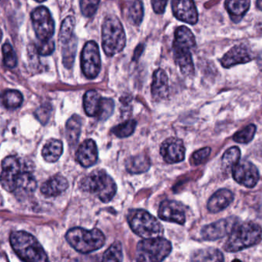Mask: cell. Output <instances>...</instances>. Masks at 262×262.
I'll return each instance as SVG.
<instances>
[{
  "label": "cell",
  "instance_id": "3957f363",
  "mask_svg": "<svg viewBox=\"0 0 262 262\" xmlns=\"http://www.w3.org/2000/svg\"><path fill=\"white\" fill-rule=\"evenodd\" d=\"M262 239V229L252 222L237 224L229 234L224 248L228 252H237L257 245Z\"/></svg>",
  "mask_w": 262,
  "mask_h": 262
},
{
  "label": "cell",
  "instance_id": "30bf717a",
  "mask_svg": "<svg viewBox=\"0 0 262 262\" xmlns=\"http://www.w3.org/2000/svg\"><path fill=\"white\" fill-rule=\"evenodd\" d=\"M82 73L88 79L96 78L100 72L101 59L99 47L94 41L85 43L81 56Z\"/></svg>",
  "mask_w": 262,
  "mask_h": 262
},
{
  "label": "cell",
  "instance_id": "d590c367",
  "mask_svg": "<svg viewBox=\"0 0 262 262\" xmlns=\"http://www.w3.org/2000/svg\"><path fill=\"white\" fill-rule=\"evenodd\" d=\"M122 245L120 242H116L104 253L102 260L105 261H122Z\"/></svg>",
  "mask_w": 262,
  "mask_h": 262
},
{
  "label": "cell",
  "instance_id": "9a60e30c",
  "mask_svg": "<svg viewBox=\"0 0 262 262\" xmlns=\"http://www.w3.org/2000/svg\"><path fill=\"white\" fill-rule=\"evenodd\" d=\"M158 215L165 222L184 225L185 223V211L183 205L176 201L165 200L160 204Z\"/></svg>",
  "mask_w": 262,
  "mask_h": 262
},
{
  "label": "cell",
  "instance_id": "83f0119b",
  "mask_svg": "<svg viewBox=\"0 0 262 262\" xmlns=\"http://www.w3.org/2000/svg\"><path fill=\"white\" fill-rule=\"evenodd\" d=\"M62 151H63L62 142L57 139H51L47 142L42 148V157L47 162L53 163L61 157Z\"/></svg>",
  "mask_w": 262,
  "mask_h": 262
},
{
  "label": "cell",
  "instance_id": "7c38bea8",
  "mask_svg": "<svg viewBox=\"0 0 262 262\" xmlns=\"http://www.w3.org/2000/svg\"><path fill=\"white\" fill-rule=\"evenodd\" d=\"M234 180L247 188H254L259 180V172L255 165L249 161L239 160L231 170Z\"/></svg>",
  "mask_w": 262,
  "mask_h": 262
},
{
  "label": "cell",
  "instance_id": "ee69618b",
  "mask_svg": "<svg viewBox=\"0 0 262 262\" xmlns=\"http://www.w3.org/2000/svg\"><path fill=\"white\" fill-rule=\"evenodd\" d=\"M257 64H258L259 68L262 71V54L259 56L258 60H257Z\"/></svg>",
  "mask_w": 262,
  "mask_h": 262
},
{
  "label": "cell",
  "instance_id": "ab89813d",
  "mask_svg": "<svg viewBox=\"0 0 262 262\" xmlns=\"http://www.w3.org/2000/svg\"><path fill=\"white\" fill-rule=\"evenodd\" d=\"M211 154V148L205 147L193 153L191 157V163L193 165H199L205 162L207 158Z\"/></svg>",
  "mask_w": 262,
  "mask_h": 262
},
{
  "label": "cell",
  "instance_id": "f546056e",
  "mask_svg": "<svg viewBox=\"0 0 262 262\" xmlns=\"http://www.w3.org/2000/svg\"><path fill=\"white\" fill-rule=\"evenodd\" d=\"M241 157V151L239 148L234 146L228 148L224 153L222 159V169L225 171L232 170L233 167L239 162Z\"/></svg>",
  "mask_w": 262,
  "mask_h": 262
},
{
  "label": "cell",
  "instance_id": "cb8c5ba5",
  "mask_svg": "<svg viewBox=\"0 0 262 262\" xmlns=\"http://www.w3.org/2000/svg\"><path fill=\"white\" fill-rule=\"evenodd\" d=\"M103 98L101 97L98 92L90 90L83 97V107L85 113L91 117H98L100 113Z\"/></svg>",
  "mask_w": 262,
  "mask_h": 262
},
{
  "label": "cell",
  "instance_id": "484cf974",
  "mask_svg": "<svg viewBox=\"0 0 262 262\" xmlns=\"http://www.w3.org/2000/svg\"><path fill=\"white\" fill-rule=\"evenodd\" d=\"M37 183L34 176L29 171H22L17 182L14 192L21 196L32 194L36 190Z\"/></svg>",
  "mask_w": 262,
  "mask_h": 262
},
{
  "label": "cell",
  "instance_id": "6da1fadb",
  "mask_svg": "<svg viewBox=\"0 0 262 262\" xmlns=\"http://www.w3.org/2000/svg\"><path fill=\"white\" fill-rule=\"evenodd\" d=\"M195 45V38L190 29L186 27L177 28L174 32L173 53L176 64L185 76H191L194 74L191 50Z\"/></svg>",
  "mask_w": 262,
  "mask_h": 262
},
{
  "label": "cell",
  "instance_id": "5bb4252c",
  "mask_svg": "<svg viewBox=\"0 0 262 262\" xmlns=\"http://www.w3.org/2000/svg\"><path fill=\"white\" fill-rule=\"evenodd\" d=\"M160 153L164 161L167 163H179L185 159V147L181 139L169 138L162 142Z\"/></svg>",
  "mask_w": 262,
  "mask_h": 262
},
{
  "label": "cell",
  "instance_id": "2e32d148",
  "mask_svg": "<svg viewBox=\"0 0 262 262\" xmlns=\"http://www.w3.org/2000/svg\"><path fill=\"white\" fill-rule=\"evenodd\" d=\"M171 9L174 17L190 25L199 20L197 9L193 0H172Z\"/></svg>",
  "mask_w": 262,
  "mask_h": 262
},
{
  "label": "cell",
  "instance_id": "7402d4cb",
  "mask_svg": "<svg viewBox=\"0 0 262 262\" xmlns=\"http://www.w3.org/2000/svg\"><path fill=\"white\" fill-rule=\"evenodd\" d=\"M68 181L62 176H55L50 178L41 186V192L46 197H55L59 195L68 188Z\"/></svg>",
  "mask_w": 262,
  "mask_h": 262
},
{
  "label": "cell",
  "instance_id": "4dcf8cb0",
  "mask_svg": "<svg viewBox=\"0 0 262 262\" xmlns=\"http://www.w3.org/2000/svg\"><path fill=\"white\" fill-rule=\"evenodd\" d=\"M2 102L8 110H16L22 105L24 96L17 90H7L3 95Z\"/></svg>",
  "mask_w": 262,
  "mask_h": 262
},
{
  "label": "cell",
  "instance_id": "4316f807",
  "mask_svg": "<svg viewBox=\"0 0 262 262\" xmlns=\"http://www.w3.org/2000/svg\"><path fill=\"white\" fill-rule=\"evenodd\" d=\"M82 128V118L78 115L72 116L67 122L66 133L67 142L71 147H75L79 141Z\"/></svg>",
  "mask_w": 262,
  "mask_h": 262
},
{
  "label": "cell",
  "instance_id": "bcb514c9",
  "mask_svg": "<svg viewBox=\"0 0 262 262\" xmlns=\"http://www.w3.org/2000/svg\"><path fill=\"white\" fill-rule=\"evenodd\" d=\"M35 1H36V2L42 3L46 1V0H35Z\"/></svg>",
  "mask_w": 262,
  "mask_h": 262
},
{
  "label": "cell",
  "instance_id": "b9f144b4",
  "mask_svg": "<svg viewBox=\"0 0 262 262\" xmlns=\"http://www.w3.org/2000/svg\"><path fill=\"white\" fill-rule=\"evenodd\" d=\"M50 112H51V106L50 105H42L36 111V117L42 124H46L48 121L49 117H50Z\"/></svg>",
  "mask_w": 262,
  "mask_h": 262
},
{
  "label": "cell",
  "instance_id": "ffe728a7",
  "mask_svg": "<svg viewBox=\"0 0 262 262\" xmlns=\"http://www.w3.org/2000/svg\"><path fill=\"white\" fill-rule=\"evenodd\" d=\"M124 16L134 26H139L143 19V5L141 0H122Z\"/></svg>",
  "mask_w": 262,
  "mask_h": 262
},
{
  "label": "cell",
  "instance_id": "7bdbcfd3",
  "mask_svg": "<svg viewBox=\"0 0 262 262\" xmlns=\"http://www.w3.org/2000/svg\"><path fill=\"white\" fill-rule=\"evenodd\" d=\"M153 10L157 14H162L165 10L168 0H151Z\"/></svg>",
  "mask_w": 262,
  "mask_h": 262
},
{
  "label": "cell",
  "instance_id": "d6986e66",
  "mask_svg": "<svg viewBox=\"0 0 262 262\" xmlns=\"http://www.w3.org/2000/svg\"><path fill=\"white\" fill-rule=\"evenodd\" d=\"M234 200V194L230 190L222 188L212 194L208 200L207 208L210 212L217 213L229 206Z\"/></svg>",
  "mask_w": 262,
  "mask_h": 262
},
{
  "label": "cell",
  "instance_id": "8fae6325",
  "mask_svg": "<svg viewBox=\"0 0 262 262\" xmlns=\"http://www.w3.org/2000/svg\"><path fill=\"white\" fill-rule=\"evenodd\" d=\"M21 165L19 159L15 156H8L2 162V173H1V184L6 191H14L16 182L20 176Z\"/></svg>",
  "mask_w": 262,
  "mask_h": 262
},
{
  "label": "cell",
  "instance_id": "7dc6e473",
  "mask_svg": "<svg viewBox=\"0 0 262 262\" xmlns=\"http://www.w3.org/2000/svg\"><path fill=\"white\" fill-rule=\"evenodd\" d=\"M260 27V30H262V24H260V25L259 26Z\"/></svg>",
  "mask_w": 262,
  "mask_h": 262
},
{
  "label": "cell",
  "instance_id": "603a6c76",
  "mask_svg": "<svg viewBox=\"0 0 262 262\" xmlns=\"http://www.w3.org/2000/svg\"><path fill=\"white\" fill-rule=\"evenodd\" d=\"M250 0H225V7L233 22H240L250 8Z\"/></svg>",
  "mask_w": 262,
  "mask_h": 262
},
{
  "label": "cell",
  "instance_id": "d6a6232c",
  "mask_svg": "<svg viewBox=\"0 0 262 262\" xmlns=\"http://www.w3.org/2000/svg\"><path fill=\"white\" fill-rule=\"evenodd\" d=\"M75 27V19L73 16H68L64 19L59 33V41L62 44H67L73 37V30Z\"/></svg>",
  "mask_w": 262,
  "mask_h": 262
},
{
  "label": "cell",
  "instance_id": "9c48e42d",
  "mask_svg": "<svg viewBox=\"0 0 262 262\" xmlns=\"http://www.w3.org/2000/svg\"><path fill=\"white\" fill-rule=\"evenodd\" d=\"M32 23L35 33L39 41L52 39L55 31V24L48 9L44 7L33 10Z\"/></svg>",
  "mask_w": 262,
  "mask_h": 262
},
{
  "label": "cell",
  "instance_id": "ba28073f",
  "mask_svg": "<svg viewBox=\"0 0 262 262\" xmlns=\"http://www.w3.org/2000/svg\"><path fill=\"white\" fill-rule=\"evenodd\" d=\"M169 241L162 237L145 238L138 244L136 259L138 261H162L171 251Z\"/></svg>",
  "mask_w": 262,
  "mask_h": 262
},
{
  "label": "cell",
  "instance_id": "7a4b0ae2",
  "mask_svg": "<svg viewBox=\"0 0 262 262\" xmlns=\"http://www.w3.org/2000/svg\"><path fill=\"white\" fill-rule=\"evenodd\" d=\"M12 248L21 260L28 262L48 261L47 253L34 236L27 231H14L10 234Z\"/></svg>",
  "mask_w": 262,
  "mask_h": 262
},
{
  "label": "cell",
  "instance_id": "836d02e7",
  "mask_svg": "<svg viewBox=\"0 0 262 262\" xmlns=\"http://www.w3.org/2000/svg\"><path fill=\"white\" fill-rule=\"evenodd\" d=\"M136 124H137V122L136 120L130 119V120L126 121L123 123L119 124V125L115 126L112 129V133L119 138L128 137L134 133Z\"/></svg>",
  "mask_w": 262,
  "mask_h": 262
},
{
  "label": "cell",
  "instance_id": "60d3db41",
  "mask_svg": "<svg viewBox=\"0 0 262 262\" xmlns=\"http://www.w3.org/2000/svg\"><path fill=\"white\" fill-rule=\"evenodd\" d=\"M55 50V44L52 39L47 41H39L37 52L41 56H50Z\"/></svg>",
  "mask_w": 262,
  "mask_h": 262
},
{
  "label": "cell",
  "instance_id": "f35d334b",
  "mask_svg": "<svg viewBox=\"0 0 262 262\" xmlns=\"http://www.w3.org/2000/svg\"><path fill=\"white\" fill-rule=\"evenodd\" d=\"M115 104L113 99H104L102 100V107H101L100 113L98 116L99 120H106L110 116L113 114L114 110Z\"/></svg>",
  "mask_w": 262,
  "mask_h": 262
},
{
  "label": "cell",
  "instance_id": "5b68a950",
  "mask_svg": "<svg viewBox=\"0 0 262 262\" xmlns=\"http://www.w3.org/2000/svg\"><path fill=\"white\" fill-rule=\"evenodd\" d=\"M68 243L78 252L89 254L103 247L105 237L97 228L86 230L82 228H73L66 234Z\"/></svg>",
  "mask_w": 262,
  "mask_h": 262
},
{
  "label": "cell",
  "instance_id": "74e56055",
  "mask_svg": "<svg viewBox=\"0 0 262 262\" xmlns=\"http://www.w3.org/2000/svg\"><path fill=\"white\" fill-rule=\"evenodd\" d=\"M100 0H80L81 11L83 16L91 17L97 11Z\"/></svg>",
  "mask_w": 262,
  "mask_h": 262
},
{
  "label": "cell",
  "instance_id": "52a82bcc",
  "mask_svg": "<svg viewBox=\"0 0 262 262\" xmlns=\"http://www.w3.org/2000/svg\"><path fill=\"white\" fill-rule=\"evenodd\" d=\"M127 219L133 232L142 238L162 237L163 234V228L160 222L145 210H131Z\"/></svg>",
  "mask_w": 262,
  "mask_h": 262
},
{
  "label": "cell",
  "instance_id": "1f68e13d",
  "mask_svg": "<svg viewBox=\"0 0 262 262\" xmlns=\"http://www.w3.org/2000/svg\"><path fill=\"white\" fill-rule=\"evenodd\" d=\"M63 51H62V62L67 69H71L76 56V49H77V40L76 38L73 39L65 44Z\"/></svg>",
  "mask_w": 262,
  "mask_h": 262
},
{
  "label": "cell",
  "instance_id": "8d00e7d4",
  "mask_svg": "<svg viewBox=\"0 0 262 262\" xmlns=\"http://www.w3.org/2000/svg\"><path fill=\"white\" fill-rule=\"evenodd\" d=\"M3 56L6 67L10 69L14 68L17 65V57L13 47L10 43H5L3 46Z\"/></svg>",
  "mask_w": 262,
  "mask_h": 262
},
{
  "label": "cell",
  "instance_id": "ac0fdd59",
  "mask_svg": "<svg viewBox=\"0 0 262 262\" xmlns=\"http://www.w3.org/2000/svg\"><path fill=\"white\" fill-rule=\"evenodd\" d=\"M76 160L84 168H90L98 160V148L93 139L84 141L78 148L76 154Z\"/></svg>",
  "mask_w": 262,
  "mask_h": 262
},
{
  "label": "cell",
  "instance_id": "4fadbf2b",
  "mask_svg": "<svg viewBox=\"0 0 262 262\" xmlns=\"http://www.w3.org/2000/svg\"><path fill=\"white\" fill-rule=\"evenodd\" d=\"M239 223L235 217H227L205 225L201 231L202 238L205 241H215L228 235Z\"/></svg>",
  "mask_w": 262,
  "mask_h": 262
},
{
  "label": "cell",
  "instance_id": "d4e9b609",
  "mask_svg": "<svg viewBox=\"0 0 262 262\" xmlns=\"http://www.w3.org/2000/svg\"><path fill=\"white\" fill-rule=\"evenodd\" d=\"M151 166L149 158L145 154H139L128 158L125 162V168L131 174H141L149 169Z\"/></svg>",
  "mask_w": 262,
  "mask_h": 262
},
{
  "label": "cell",
  "instance_id": "44dd1931",
  "mask_svg": "<svg viewBox=\"0 0 262 262\" xmlns=\"http://www.w3.org/2000/svg\"><path fill=\"white\" fill-rule=\"evenodd\" d=\"M168 79L166 73L163 70H156L153 75L151 83V95L156 101L166 99L168 96Z\"/></svg>",
  "mask_w": 262,
  "mask_h": 262
},
{
  "label": "cell",
  "instance_id": "e0dca14e",
  "mask_svg": "<svg viewBox=\"0 0 262 262\" xmlns=\"http://www.w3.org/2000/svg\"><path fill=\"white\" fill-rule=\"evenodd\" d=\"M253 59L249 49L243 45L235 46L224 55L220 62L224 68H231L239 64L247 63Z\"/></svg>",
  "mask_w": 262,
  "mask_h": 262
},
{
  "label": "cell",
  "instance_id": "8992f818",
  "mask_svg": "<svg viewBox=\"0 0 262 262\" xmlns=\"http://www.w3.org/2000/svg\"><path fill=\"white\" fill-rule=\"evenodd\" d=\"M102 48L108 56H113L125 48V32L120 20L114 15L104 19L102 28Z\"/></svg>",
  "mask_w": 262,
  "mask_h": 262
},
{
  "label": "cell",
  "instance_id": "277c9868",
  "mask_svg": "<svg viewBox=\"0 0 262 262\" xmlns=\"http://www.w3.org/2000/svg\"><path fill=\"white\" fill-rule=\"evenodd\" d=\"M80 188L97 196L102 202H110L117 191L116 182L104 170H96L85 176L80 182Z\"/></svg>",
  "mask_w": 262,
  "mask_h": 262
},
{
  "label": "cell",
  "instance_id": "f6af8a7d",
  "mask_svg": "<svg viewBox=\"0 0 262 262\" xmlns=\"http://www.w3.org/2000/svg\"><path fill=\"white\" fill-rule=\"evenodd\" d=\"M257 7L259 10H261L262 11V0H257Z\"/></svg>",
  "mask_w": 262,
  "mask_h": 262
},
{
  "label": "cell",
  "instance_id": "e575fe53",
  "mask_svg": "<svg viewBox=\"0 0 262 262\" xmlns=\"http://www.w3.org/2000/svg\"><path fill=\"white\" fill-rule=\"evenodd\" d=\"M256 133V126L253 124L248 125L245 128H242L240 131L237 132L233 136V140L237 143H249L253 139Z\"/></svg>",
  "mask_w": 262,
  "mask_h": 262
},
{
  "label": "cell",
  "instance_id": "f1b7e54d",
  "mask_svg": "<svg viewBox=\"0 0 262 262\" xmlns=\"http://www.w3.org/2000/svg\"><path fill=\"white\" fill-rule=\"evenodd\" d=\"M194 261H223V254L214 248L198 250L193 253L191 257Z\"/></svg>",
  "mask_w": 262,
  "mask_h": 262
}]
</instances>
